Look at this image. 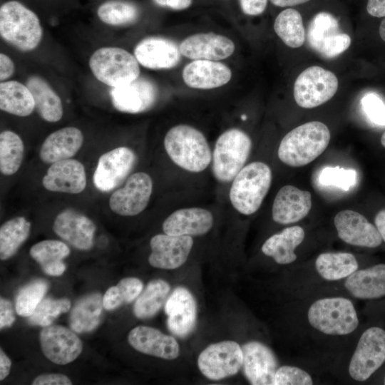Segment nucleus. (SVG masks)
Listing matches in <instances>:
<instances>
[{"label": "nucleus", "instance_id": "f257e3e1", "mask_svg": "<svg viewBox=\"0 0 385 385\" xmlns=\"http://www.w3.org/2000/svg\"><path fill=\"white\" fill-rule=\"evenodd\" d=\"M330 138V131L324 123L308 122L294 128L283 137L277 155L279 160L289 166H304L326 150Z\"/></svg>", "mask_w": 385, "mask_h": 385}, {"label": "nucleus", "instance_id": "f03ea898", "mask_svg": "<svg viewBox=\"0 0 385 385\" xmlns=\"http://www.w3.org/2000/svg\"><path fill=\"white\" fill-rule=\"evenodd\" d=\"M164 147L173 162L189 172H202L212 160L205 135L188 125L180 124L171 128L165 136Z\"/></svg>", "mask_w": 385, "mask_h": 385}, {"label": "nucleus", "instance_id": "7ed1b4c3", "mask_svg": "<svg viewBox=\"0 0 385 385\" xmlns=\"http://www.w3.org/2000/svg\"><path fill=\"white\" fill-rule=\"evenodd\" d=\"M43 29L37 14L18 0H9L0 7V35L8 43L22 51L36 48Z\"/></svg>", "mask_w": 385, "mask_h": 385}, {"label": "nucleus", "instance_id": "20e7f679", "mask_svg": "<svg viewBox=\"0 0 385 385\" xmlns=\"http://www.w3.org/2000/svg\"><path fill=\"white\" fill-rule=\"evenodd\" d=\"M272 178V170L265 163L255 161L243 167L230 189L233 207L245 215L257 212L269 191Z\"/></svg>", "mask_w": 385, "mask_h": 385}, {"label": "nucleus", "instance_id": "39448f33", "mask_svg": "<svg viewBox=\"0 0 385 385\" xmlns=\"http://www.w3.org/2000/svg\"><path fill=\"white\" fill-rule=\"evenodd\" d=\"M307 317L312 327L328 335H346L359 325L357 313L351 301L340 297L315 301L309 308Z\"/></svg>", "mask_w": 385, "mask_h": 385}, {"label": "nucleus", "instance_id": "423d86ee", "mask_svg": "<svg viewBox=\"0 0 385 385\" xmlns=\"http://www.w3.org/2000/svg\"><path fill=\"white\" fill-rule=\"evenodd\" d=\"M138 63L135 56L118 47L100 48L89 59V67L94 76L112 88L126 85L138 78Z\"/></svg>", "mask_w": 385, "mask_h": 385}, {"label": "nucleus", "instance_id": "0eeeda50", "mask_svg": "<svg viewBox=\"0 0 385 385\" xmlns=\"http://www.w3.org/2000/svg\"><path fill=\"white\" fill-rule=\"evenodd\" d=\"M252 141L237 128H231L217 138L212 153V172L220 182H230L243 168L250 155Z\"/></svg>", "mask_w": 385, "mask_h": 385}, {"label": "nucleus", "instance_id": "6e6552de", "mask_svg": "<svg viewBox=\"0 0 385 385\" xmlns=\"http://www.w3.org/2000/svg\"><path fill=\"white\" fill-rule=\"evenodd\" d=\"M338 88V79L330 71L313 66L306 68L297 78L294 98L304 108H313L330 100Z\"/></svg>", "mask_w": 385, "mask_h": 385}, {"label": "nucleus", "instance_id": "1a4fd4ad", "mask_svg": "<svg viewBox=\"0 0 385 385\" xmlns=\"http://www.w3.org/2000/svg\"><path fill=\"white\" fill-rule=\"evenodd\" d=\"M385 361V330L371 327L361 335L351 358L349 374L355 381H364Z\"/></svg>", "mask_w": 385, "mask_h": 385}, {"label": "nucleus", "instance_id": "9d476101", "mask_svg": "<svg viewBox=\"0 0 385 385\" xmlns=\"http://www.w3.org/2000/svg\"><path fill=\"white\" fill-rule=\"evenodd\" d=\"M243 363L242 347L234 341H223L207 346L199 355L201 373L211 380H220L236 374Z\"/></svg>", "mask_w": 385, "mask_h": 385}, {"label": "nucleus", "instance_id": "9b49d317", "mask_svg": "<svg viewBox=\"0 0 385 385\" xmlns=\"http://www.w3.org/2000/svg\"><path fill=\"white\" fill-rule=\"evenodd\" d=\"M153 192V181L143 172L132 174L125 185L115 190L110 197L111 210L122 216H134L147 207Z\"/></svg>", "mask_w": 385, "mask_h": 385}, {"label": "nucleus", "instance_id": "f8f14e48", "mask_svg": "<svg viewBox=\"0 0 385 385\" xmlns=\"http://www.w3.org/2000/svg\"><path fill=\"white\" fill-rule=\"evenodd\" d=\"M134 152L118 147L103 154L93 173V184L101 191L114 189L125 178L135 162Z\"/></svg>", "mask_w": 385, "mask_h": 385}, {"label": "nucleus", "instance_id": "ddd939ff", "mask_svg": "<svg viewBox=\"0 0 385 385\" xmlns=\"http://www.w3.org/2000/svg\"><path fill=\"white\" fill-rule=\"evenodd\" d=\"M334 223L339 237L347 244L376 248L383 242L375 225L358 212L342 210L335 215Z\"/></svg>", "mask_w": 385, "mask_h": 385}, {"label": "nucleus", "instance_id": "4468645a", "mask_svg": "<svg viewBox=\"0 0 385 385\" xmlns=\"http://www.w3.org/2000/svg\"><path fill=\"white\" fill-rule=\"evenodd\" d=\"M40 342L45 356L60 365L74 361L83 349L82 342L75 333L59 325L44 327L41 332Z\"/></svg>", "mask_w": 385, "mask_h": 385}, {"label": "nucleus", "instance_id": "2eb2a0df", "mask_svg": "<svg viewBox=\"0 0 385 385\" xmlns=\"http://www.w3.org/2000/svg\"><path fill=\"white\" fill-rule=\"evenodd\" d=\"M150 245V265L164 270H174L187 260L193 245L191 236H175L158 234L153 236Z\"/></svg>", "mask_w": 385, "mask_h": 385}, {"label": "nucleus", "instance_id": "dca6fc26", "mask_svg": "<svg viewBox=\"0 0 385 385\" xmlns=\"http://www.w3.org/2000/svg\"><path fill=\"white\" fill-rule=\"evenodd\" d=\"M110 94L118 111L135 114L149 110L156 101L158 91L150 81L138 77L126 85L112 88Z\"/></svg>", "mask_w": 385, "mask_h": 385}, {"label": "nucleus", "instance_id": "f3484780", "mask_svg": "<svg viewBox=\"0 0 385 385\" xmlns=\"http://www.w3.org/2000/svg\"><path fill=\"white\" fill-rule=\"evenodd\" d=\"M168 316V328L174 335L185 337L194 329L197 318V304L190 292L183 287H176L165 304Z\"/></svg>", "mask_w": 385, "mask_h": 385}, {"label": "nucleus", "instance_id": "a211bd4d", "mask_svg": "<svg viewBox=\"0 0 385 385\" xmlns=\"http://www.w3.org/2000/svg\"><path fill=\"white\" fill-rule=\"evenodd\" d=\"M181 54L193 60L219 61L230 57L234 52V42L215 33H200L188 36L180 43Z\"/></svg>", "mask_w": 385, "mask_h": 385}, {"label": "nucleus", "instance_id": "6ab92c4d", "mask_svg": "<svg viewBox=\"0 0 385 385\" xmlns=\"http://www.w3.org/2000/svg\"><path fill=\"white\" fill-rule=\"evenodd\" d=\"M53 229L58 237L80 250H88L93 245L95 224L74 210L61 212L54 220Z\"/></svg>", "mask_w": 385, "mask_h": 385}, {"label": "nucleus", "instance_id": "aec40b11", "mask_svg": "<svg viewBox=\"0 0 385 385\" xmlns=\"http://www.w3.org/2000/svg\"><path fill=\"white\" fill-rule=\"evenodd\" d=\"M243 371L253 385H273L277 362L272 351L263 344L250 342L242 347Z\"/></svg>", "mask_w": 385, "mask_h": 385}, {"label": "nucleus", "instance_id": "412c9836", "mask_svg": "<svg viewBox=\"0 0 385 385\" xmlns=\"http://www.w3.org/2000/svg\"><path fill=\"white\" fill-rule=\"evenodd\" d=\"M46 190L52 192L78 194L86 186L83 164L75 159H66L51 164L42 180Z\"/></svg>", "mask_w": 385, "mask_h": 385}, {"label": "nucleus", "instance_id": "4be33fe9", "mask_svg": "<svg viewBox=\"0 0 385 385\" xmlns=\"http://www.w3.org/2000/svg\"><path fill=\"white\" fill-rule=\"evenodd\" d=\"M312 195L293 185H284L277 193L272 205V219L282 225L297 222L309 212Z\"/></svg>", "mask_w": 385, "mask_h": 385}, {"label": "nucleus", "instance_id": "5701e85b", "mask_svg": "<svg viewBox=\"0 0 385 385\" xmlns=\"http://www.w3.org/2000/svg\"><path fill=\"white\" fill-rule=\"evenodd\" d=\"M128 340L135 350L148 355L168 360L179 356L180 347L175 338L150 327H135L129 332Z\"/></svg>", "mask_w": 385, "mask_h": 385}, {"label": "nucleus", "instance_id": "b1692460", "mask_svg": "<svg viewBox=\"0 0 385 385\" xmlns=\"http://www.w3.org/2000/svg\"><path fill=\"white\" fill-rule=\"evenodd\" d=\"M179 47L172 41L160 37L147 38L134 49V56L143 66L150 69H168L180 60Z\"/></svg>", "mask_w": 385, "mask_h": 385}, {"label": "nucleus", "instance_id": "393cba45", "mask_svg": "<svg viewBox=\"0 0 385 385\" xmlns=\"http://www.w3.org/2000/svg\"><path fill=\"white\" fill-rule=\"evenodd\" d=\"M212 214L201 207L179 209L163 223V232L175 236H200L208 232L213 225Z\"/></svg>", "mask_w": 385, "mask_h": 385}, {"label": "nucleus", "instance_id": "a878e982", "mask_svg": "<svg viewBox=\"0 0 385 385\" xmlns=\"http://www.w3.org/2000/svg\"><path fill=\"white\" fill-rule=\"evenodd\" d=\"M232 77L230 68L217 61L194 60L183 71L185 83L192 88L212 89L227 83Z\"/></svg>", "mask_w": 385, "mask_h": 385}, {"label": "nucleus", "instance_id": "bb28decb", "mask_svg": "<svg viewBox=\"0 0 385 385\" xmlns=\"http://www.w3.org/2000/svg\"><path fill=\"white\" fill-rule=\"evenodd\" d=\"M83 143L82 132L75 127H65L50 135L43 142L39 157L46 163L69 159L80 150Z\"/></svg>", "mask_w": 385, "mask_h": 385}, {"label": "nucleus", "instance_id": "cd10ccee", "mask_svg": "<svg viewBox=\"0 0 385 385\" xmlns=\"http://www.w3.org/2000/svg\"><path fill=\"white\" fill-rule=\"evenodd\" d=\"M344 287L354 297L374 299L385 296V264L357 270L348 277Z\"/></svg>", "mask_w": 385, "mask_h": 385}, {"label": "nucleus", "instance_id": "c85d7f7f", "mask_svg": "<svg viewBox=\"0 0 385 385\" xmlns=\"http://www.w3.org/2000/svg\"><path fill=\"white\" fill-rule=\"evenodd\" d=\"M304 231L300 226L284 229L269 237L262 246V252L279 265L292 263L297 260L294 250L302 242Z\"/></svg>", "mask_w": 385, "mask_h": 385}, {"label": "nucleus", "instance_id": "c756f323", "mask_svg": "<svg viewBox=\"0 0 385 385\" xmlns=\"http://www.w3.org/2000/svg\"><path fill=\"white\" fill-rule=\"evenodd\" d=\"M26 84L33 95L40 117L50 123L60 120L63 113L62 102L50 85L38 76H30Z\"/></svg>", "mask_w": 385, "mask_h": 385}, {"label": "nucleus", "instance_id": "7c9ffc66", "mask_svg": "<svg viewBox=\"0 0 385 385\" xmlns=\"http://www.w3.org/2000/svg\"><path fill=\"white\" fill-rule=\"evenodd\" d=\"M29 254L46 274L60 276L66 270L63 260L68 256L70 249L63 242L46 240L33 245Z\"/></svg>", "mask_w": 385, "mask_h": 385}, {"label": "nucleus", "instance_id": "2f4dec72", "mask_svg": "<svg viewBox=\"0 0 385 385\" xmlns=\"http://www.w3.org/2000/svg\"><path fill=\"white\" fill-rule=\"evenodd\" d=\"M0 108L8 113L25 117L32 113L35 102L26 85L16 81H1Z\"/></svg>", "mask_w": 385, "mask_h": 385}, {"label": "nucleus", "instance_id": "473e14b6", "mask_svg": "<svg viewBox=\"0 0 385 385\" xmlns=\"http://www.w3.org/2000/svg\"><path fill=\"white\" fill-rule=\"evenodd\" d=\"M102 295L92 293L81 298L70 315V327L77 333L89 332L99 324L103 307Z\"/></svg>", "mask_w": 385, "mask_h": 385}, {"label": "nucleus", "instance_id": "72a5a7b5", "mask_svg": "<svg viewBox=\"0 0 385 385\" xmlns=\"http://www.w3.org/2000/svg\"><path fill=\"white\" fill-rule=\"evenodd\" d=\"M315 267L318 274L328 281L348 277L359 268L354 255L349 252H324L316 259Z\"/></svg>", "mask_w": 385, "mask_h": 385}, {"label": "nucleus", "instance_id": "f704fd0d", "mask_svg": "<svg viewBox=\"0 0 385 385\" xmlns=\"http://www.w3.org/2000/svg\"><path fill=\"white\" fill-rule=\"evenodd\" d=\"M274 30L287 46L293 48L302 46L305 41V30L299 12L287 9L276 17Z\"/></svg>", "mask_w": 385, "mask_h": 385}, {"label": "nucleus", "instance_id": "c9c22d12", "mask_svg": "<svg viewBox=\"0 0 385 385\" xmlns=\"http://www.w3.org/2000/svg\"><path fill=\"white\" fill-rule=\"evenodd\" d=\"M170 289L169 284L163 279H153L148 282L134 304L135 316L146 319L155 315L165 302Z\"/></svg>", "mask_w": 385, "mask_h": 385}, {"label": "nucleus", "instance_id": "e433bc0d", "mask_svg": "<svg viewBox=\"0 0 385 385\" xmlns=\"http://www.w3.org/2000/svg\"><path fill=\"white\" fill-rule=\"evenodd\" d=\"M31 223L24 217H16L4 222L0 228V258L12 257L27 239Z\"/></svg>", "mask_w": 385, "mask_h": 385}, {"label": "nucleus", "instance_id": "4c0bfd02", "mask_svg": "<svg viewBox=\"0 0 385 385\" xmlns=\"http://www.w3.org/2000/svg\"><path fill=\"white\" fill-rule=\"evenodd\" d=\"M140 15V8L127 0H107L97 9L98 19L108 25L125 26L135 23Z\"/></svg>", "mask_w": 385, "mask_h": 385}, {"label": "nucleus", "instance_id": "58836bf2", "mask_svg": "<svg viewBox=\"0 0 385 385\" xmlns=\"http://www.w3.org/2000/svg\"><path fill=\"white\" fill-rule=\"evenodd\" d=\"M24 154L21 138L11 130L0 134V171L5 175L16 173L21 167Z\"/></svg>", "mask_w": 385, "mask_h": 385}, {"label": "nucleus", "instance_id": "ea45409f", "mask_svg": "<svg viewBox=\"0 0 385 385\" xmlns=\"http://www.w3.org/2000/svg\"><path fill=\"white\" fill-rule=\"evenodd\" d=\"M143 288V282L135 277L121 279L115 286L111 287L103 297V308L113 310L123 303L130 302L138 297Z\"/></svg>", "mask_w": 385, "mask_h": 385}, {"label": "nucleus", "instance_id": "a19ab883", "mask_svg": "<svg viewBox=\"0 0 385 385\" xmlns=\"http://www.w3.org/2000/svg\"><path fill=\"white\" fill-rule=\"evenodd\" d=\"M338 33L340 32L337 19L329 13L319 12L312 19L307 37L310 46L319 53L325 39Z\"/></svg>", "mask_w": 385, "mask_h": 385}, {"label": "nucleus", "instance_id": "79ce46f5", "mask_svg": "<svg viewBox=\"0 0 385 385\" xmlns=\"http://www.w3.org/2000/svg\"><path fill=\"white\" fill-rule=\"evenodd\" d=\"M48 284L43 279H36L24 286L19 291L15 309L21 317H30L47 292Z\"/></svg>", "mask_w": 385, "mask_h": 385}, {"label": "nucleus", "instance_id": "37998d69", "mask_svg": "<svg viewBox=\"0 0 385 385\" xmlns=\"http://www.w3.org/2000/svg\"><path fill=\"white\" fill-rule=\"evenodd\" d=\"M70 307L71 302L67 299L46 298L38 304L34 313L29 317V322L33 325L49 326L58 315L67 312Z\"/></svg>", "mask_w": 385, "mask_h": 385}, {"label": "nucleus", "instance_id": "c03bdc74", "mask_svg": "<svg viewBox=\"0 0 385 385\" xmlns=\"http://www.w3.org/2000/svg\"><path fill=\"white\" fill-rule=\"evenodd\" d=\"M319 181L323 185L334 186L348 191L356 181V171L339 166L326 167L319 173Z\"/></svg>", "mask_w": 385, "mask_h": 385}, {"label": "nucleus", "instance_id": "a18cd8bd", "mask_svg": "<svg viewBox=\"0 0 385 385\" xmlns=\"http://www.w3.org/2000/svg\"><path fill=\"white\" fill-rule=\"evenodd\" d=\"M311 376L304 370L292 366H282L275 372L273 385H311Z\"/></svg>", "mask_w": 385, "mask_h": 385}, {"label": "nucleus", "instance_id": "49530a36", "mask_svg": "<svg viewBox=\"0 0 385 385\" xmlns=\"http://www.w3.org/2000/svg\"><path fill=\"white\" fill-rule=\"evenodd\" d=\"M350 44L351 38L348 34H335L325 39L319 53L327 58H334L346 51Z\"/></svg>", "mask_w": 385, "mask_h": 385}, {"label": "nucleus", "instance_id": "de8ad7c7", "mask_svg": "<svg viewBox=\"0 0 385 385\" xmlns=\"http://www.w3.org/2000/svg\"><path fill=\"white\" fill-rule=\"evenodd\" d=\"M364 111L372 122L385 125V106L376 96L368 93L361 99Z\"/></svg>", "mask_w": 385, "mask_h": 385}, {"label": "nucleus", "instance_id": "09e8293b", "mask_svg": "<svg viewBox=\"0 0 385 385\" xmlns=\"http://www.w3.org/2000/svg\"><path fill=\"white\" fill-rule=\"evenodd\" d=\"M33 385H71V381L61 374H47L39 375L34 379Z\"/></svg>", "mask_w": 385, "mask_h": 385}, {"label": "nucleus", "instance_id": "8fccbe9b", "mask_svg": "<svg viewBox=\"0 0 385 385\" xmlns=\"http://www.w3.org/2000/svg\"><path fill=\"white\" fill-rule=\"evenodd\" d=\"M242 11L247 16L262 14L267 5V0H239Z\"/></svg>", "mask_w": 385, "mask_h": 385}, {"label": "nucleus", "instance_id": "3c124183", "mask_svg": "<svg viewBox=\"0 0 385 385\" xmlns=\"http://www.w3.org/2000/svg\"><path fill=\"white\" fill-rule=\"evenodd\" d=\"M15 321L14 308L11 303L4 299H0V328L11 327Z\"/></svg>", "mask_w": 385, "mask_h": 385}, {"label": "nucleus", "instance_id": "603ef678", "mask_svg": "<svg viewBox=\"0 0 385 385\" xmlns=\"http://www.w3.org/2000/svg\"><path fill=\"white\" fill-rule=\"evenodd\" d=\"M14 72V64L12 60L5 53H0V80L1 81L10 78Z\"/></svg>", "mask_w": 385, "mask_h": 385}, {"label": "nucleus", "instance_id": "864d4df0", "mask_svg": "<svg viewBox=\"0 0 385 385\" xmlns=\"http://www.w3.org/2000/svg\"><path fill=\"white\" fill-rule=\"evenodd\" d=\"M159 6L173 10H184L189 8L192 0H153Z\"/></svg>", "mask_w": 385, "mask_h": 385}, {"label": "nucleus", "instance_id": "5fc2aeb1", "mask_svg": "<svg viewBox=\"0 0 385 385\" xmlns=\"http://www.w3.org/2000/svg\"><path fill=\"white\" fill-rule=\"evenodd\" d=\"M366 11L371 16L385 18V0H368Z\"/></svg>", "mask_w": 385, "mask_h": 385}, {"label": "nucleus", "instance_id": "6e6d98bb", "mask_svg": "<svg viewBox=\"0 0 385 385\" xmlns=\"http://www.w3.org/2000/svg\"><path fill=\"white\" fill-rule=\"evenodd\" d=\"M374 224L385 242V207H382L376 212L374 219Z\"/></svg>", "mask_w": 385, "mask_h": 385}, {"label": "nucleus", "instance_id": "4d7b16f0", "mask_svg": "<svg viewBox=\"0 0 385 385\" xmlns=\"http://www.w3.org/2000/svg\"><path fill=\"white\" fill-rule=\"evenodd\" d=\"M11 362L3 350L0 349V380L4 379L9 374Z\"/></svg>", "mask_w": 385, "mask_h": 385}, {"label": "nucleus", "instance_id": "13d9d810", "mask_svg": "<svg viewBox=\"0 0 385 385\" xmlns=\"http://www.w3.org/2000/svg\"><path fill=\"white\" fill-rule=\"evenodd\" d=\"M272 4L279 7H288L306 3L310 0H270Z\"/></svg>", "mask_w": 385, "mask_h": 385}, {"label": "nucleus", "instance_id": "bf43d9fd", "mask_svg": "<svg viewBox=\"0 0 385 385\" xmlns=\"http://www.w3.org/2000/svg\"><path fill=\"white\" fill-rule=\"evenodd\" d=\"M379 33L381 38L384 41H385V18L381 21L380 24Z\"/></svg>", "mask_w": 385, "mask_h": 385}, {"label": "nucleus", "instance_id": "052dcab7", "mask_svg": "<svg viewBox=\"0 0 385 385\" xmlns=\"http://www.w3.org/2000/svg\"><path fill=\"white\" fill-rule=\"evenodd\" d=\"M381 145L385 148V130L382 133L380 140Z\"/></svg>", "mask_w": 385, "mask_h": 385}, {"label": "nucleus", "instance_id": "680f3d73", "mask_svg": "<svg viewBox=\"0 0 385 385\" xmlns=\"http://www.w3.org/2000/svg\"><path fill=\"white\" fill-rule=\"evenodd\" d=\"M384 384H385V376H384Z\"/></svg>", "mask_w": 385, "mask_h": 385}]
</instances>
